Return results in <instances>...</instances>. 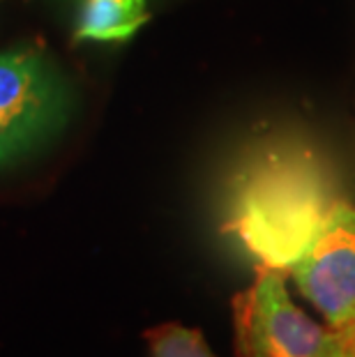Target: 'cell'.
<instances>
[{"label": "cell", "instance_id": "obj_1", "mask_svg": "<svg viewBox=\"0 0 355 357\" xmlns=\"http://www.w3.org/2000/svg\"><path fill=\"white\" fill-rule=\"evenodd\" d=\"M339 201L335 176L319 155L277 146L233 178L224 231L259 268L289 272Z\"/></svg>", "mask_w": 355, "mask_h": 357}, {"label": "cell", "instance_id": "obj_2", "mask_svg": "<svg viewBox=\"0 0 355 357\" xmlns=\"http://www.w3.org/2000/svg\"><path fill=\"white\" fill-rule=\"evenodd\" d=\"M74 106L70 79L44 47L21 44L0 53V169L63 134Z\"/></svg>", "mask_w": 355, "mask_h": 357}, {"label": "cell", "instance_id": "obj_3", "mask_svg": "<svg viewBox=\"0 0 355 357\" xmlns=\"http://www.w3.org/2000/svg\"><path fill=\"white\" fill-rule=\"evenodd\" d=\"M236 339L243 357H321L330 328L309 318L286 288V272L259 268L252 286L233 302Z\"/></svg>", "mask_w": 355, "mask_h": 357}, {"label": "cell", "instance_id": "obj_4", "mask_svg": "<svg viewBox=\"0 0 355 357\" xmlns=\"http://www.w3.org/2000/svg\"><path fill=\"white\" fill-rule=\"evenodd\" d=\"M309 305L339 330L355 316V205L339 201L293 268L286 272Z\"/></svg>", "mask_w": 355, "mask_h": 357}, {"label": "cell", "instance_id": "obj_5", "mask_svg": "<svg viewBox=\"0 0 355 357\" xmlns=\"http://www.w3.org/2000/svg\"><path fill=\"white\" fill-rule=\"evenodd\" d=\"M74 42H127L148 24V0H79Z\"/></svg>", "mask_w": 355, "mask_h": 357}, {"label": "cell", "instance_id": "obj_6", "mask_svg": "<svg viewBox=\"0 0 355 357\" xmlns=\"http://www.w3.org/2000/svg\"><path fill=\"white\" fill-rule=\"evenodd\" d=\"M150 357H217L203 334L178 323H164L146 332Z\"/></svg>", "mask_w": 355, "mask_h": 357}, {"label": "cell", "instance_id": "obj_7", "mask_svg": "<svg viewBox=\"0 0 355 357\" xmlns=\"http://www.w3.org/2000/svg\"><path fill=\"white\" fill-rule=\"evenodd\" d=\"M335 334H337L339 344L344 346V351L349 353V357H355V316L339 330H335Z\"/></svg>", "mask_w": 355, "mask_h": 357}, {"label": "cell", "instance_id": "obj_8", "mask_svg": "<svg viewBox=\"0 0 355 357\" xmlns=\"http://www.w3.org/2000/svg\"><path fill=\"white\" fill-rule=\"evenodd\" d=\"M335 332V330H332ZM321 357H349V353L344 351V346L339 344V339H337V334H332V341H330V346L326 348V353H323Z\"/></svg>", "mask_w": 355, "mask_h": 357}]
</instances>
